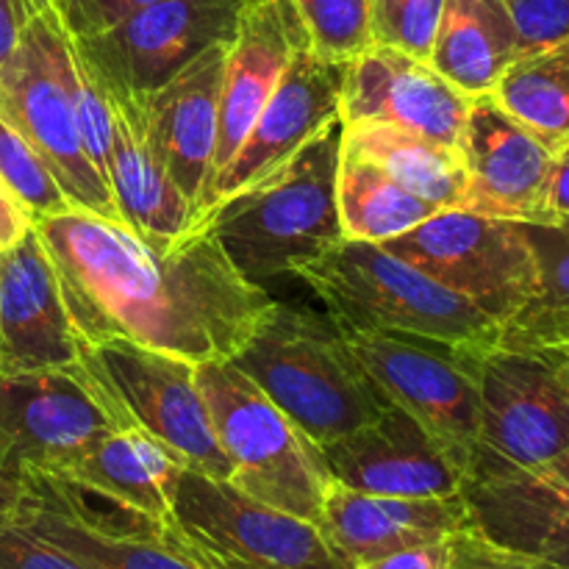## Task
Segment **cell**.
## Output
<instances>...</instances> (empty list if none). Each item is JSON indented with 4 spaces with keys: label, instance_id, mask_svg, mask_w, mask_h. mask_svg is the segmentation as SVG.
I'll return each mask as SVG.
<instances>
[{
    "label": "cell",
    "instance_id": "6da1fadb",
    "mask_svg": "<svg viewBox=\"0 0 569 569\" xmlns=\"http://www.w3.org/2000/svg\"><path fill=\"white\" fill-rule=\"evenodd\" d=\"M33 231L83 345L128 339L194 367L228 361L276 303L231 264L206 222L164 250L78 209L39 217Z\"/></svg>",
    "mask_w": 569,
    "mask_h": 569
},
{
    "label": "cell",
    "instance_id": "7a4b0ae2",
    "mask_svg": "<svg viewBox=\"0 0 569 569\" xmlns=\"http://www.w3.org/2000/svg\"><path fill=\"white\" fill-rule=\"evenodd\" d=\"M233 365L317 445L337 442L389 409L342 326L298 303H272Z\"/></svg>",
    "mask_w": 569,
    "mask_h": 569
},
{
    "label": "cell",
    "instance_id": "3957f363",
    "mask_svg": "<svg viewBox=\"0 0 569 569\" xmlns=\"http://www.w3.org/2000/svg\"><path fill=\"white\" fill-rule=\"evenodd\" d=\"M342 139V120L328 122L287 164L220 200L198 220L211 226L250 283L267 289L345 239L337 206Z\"/></svg>",
    "mask_w": 569,
    "mask_h": 569
},
{
    "label": "cell",
    "instance_id": "277c9868",
    "mask_svg": "<svg viewBox=\"0 0 569 569\" xmlns=\"http://www.w3.org/2000/svg\"><path fill=\"white\" fill-rule=\"evenodd\" d=\"M292 276L322 300L342 328L411 333L481 350L500 345L498 320L383 244L342 239Z\"/></svg>",
    "mask_w": 569,
    "mask_h": 569
},
{
    "label": "cell",
    "instance_id": "5b68a950",
    "mask_svg": "<svg viewBox=\"0 0 569 569\" xmlns=\"http://www.w3.org/2000/svg\"><path fill=\"white\" fill-rule=\"evenodd\" d=\"M194 378L231 461L228 483L256 503L320 528L333 483L322 450L231 359L203 361L194 367Z\"/></svg>",
    "mask_w": 569,
    "mask_h": 569
},
{
    "label": "cell",
    "instance_id": "8992f818",
    "mask_svg": "<svg viewBox=\"0 0 569 569\" xmlns=\"http://www.w3.org/2000/svg\"><path fill=\"white\" fill-rule=\"evenodd\" d=\"M70 72L72 37L53 3L44 0L0 67V117L42 156L72 209L120 222L111 189L83 148Z\"/></svg>",
    "mask_w": 569,
    "mask_h": 569
},
{
    "label": "cell",
    "instance_id": "52a82bcc",
    "mask_svg": "<svg viewBox=\"0 0 569 569\" xmlns=\"http://www.w3.org/2000/svg\"><path fill=\"white\" fill-rule=\"evenodd\" d=\"M478 398L465 487L533 470L569 448V383L550 353L487 350L478 361Z\"/></svg>",
    "mask_w": 569,
    "mask_h": 569
},
{
    "label": "cell",
    "instance_id": "ba28073f",
    "mask_svg": "<svg viewBox=\"0 0 569 569\" xmlns=\"http://www.w3.org/2000/svg\"><path fill=\"white\" fill-rule=\"evenodd\" d=\"M133 426L83 361L0 372V478L64 472L106 433Z\"/></svg>",
    "mask_w": 569,
    "mask_h": 569
},
{
    "label": "cell",
    "instance_id": "9c48e42d",
    "mask_svg": "<svg viewBox=\"0 0 569 569\" xmlns=\"http://www.w3.org/2000/svg\"><path fill=\"white\" fill-rule=\"evenodd\" d=\"M6 503L28 531L92 569H217L172 526H159L48 472H22L6 481Z\"/></svg>",
    "mask_w": 569,
    "mask_h": 569
},
{
    "label": "cell",
    "instance_id": "30bf717a",
    "mask_svg": "<svg viewBox=\"0 0 569 569\" xmlns=\"http://www.w3.org/2000/svg\"><path fill=\"white\" fill-rule=\"evenodd\" d=\"M178 537L217 569H353L309 520L256 503L183 467L172 489Z\"/></svg>",
    "mask_w": 569,
    "mask_h": 569
},
{
    "label": "cell",
    "instance_id": "8fae6325",
    "mask_svg": "<svg viewBox=\"0 0 569 569\" xmlns=\"http://www.w3.org/2000/svg\"><path fill=\"white\" fill-rule=\"evenodd\" d=\"M350 350L389 403L409 411L467 481L478 437V361L487 350L411 333L342 328Z\"/></svg>",
    "mask_w": 569,
    "mask_h": 569
},
{
    "label": "cell",
    "instance_id": "7c38bea8",
    "mask_svg": "<svg viewBox=\"0 0 569 569\" xmlns=\"http://www.w3.org/2000/svg\"><path fill=\"white\" fill-rule=\"evenodd\" d=\"M383 248L465 295L500 328L537 289L533 250L522 222L515 220L439 209L417 228L383 242Z\"/></svg>",
    "mask_w": 569,
    "mask_h": 569
},
{
    "label": "cell",
    "instance_id": "4fadbf2b",
    "mask_svg": "<svg viewBox=\"0 0 569 569\" xmlns=\"http://www.w3.org/2000/svg\"><path fill=\"white\" fill-rule=\"evenodd\" d=\"M81 361L122 406L133 426L167 445L187 470L231 481V461L211 426L194 365L128 339L81 342Z\"/></svg>",
    "mask_w": 569,
    "mask_h": 569
},
{
    "label": "cell",
    "instance_id": "5bb4252c",
    "mask_svg": "<svg viewBox=\"0 0 569 569\" xmlns=\"http://www.w3.org/2000/svg\"><path fill=\"white\" fill-rule=\"evenodd\" d=\"M250 0H159L117 26L72 39L78 59L111 98H144L211 44L231 42Z\"/></svg>",
    "mask_w": 569,
    "mask_h": 569
},
{
    "label": "cell",
    "instance_id": "9a60e30c",
    "mask_svg": "<svg viewBox=\"0 0 569 569\" xmlns=\"http://www.w3.org/2000/svg\"><path fill=\"white\" fill-rule=\"evenodd\" d=\"M342 78V61L322 59L309 44L300 48L233 159L211 178L200 217L214 209L220 200L231 198L259 178L276 172L317 131H322L328 122L339 120Z\"/></svg>",
    "mask_w": 569,
    "mask_h": 569
},
{
    "label": "cell",
    "instance_id": "2e32d148",
    "mask_svg": "<svg viewBox=\"0 0 569 569\" xmlns=\"http://www.w3.org/2000/svg\"><path fill=\"white\" fill-rule=\"evenodd\" d=\"M472 98L439 76L428 61L370 44L345 64L339 120L389 122L403 131L461 148Z\"/></svg>",
    "mask_w": 569,
    "mask_h": 569
},
{
    "label": "cell",
    "instance_id": "e0dca14e",
    "mask_svg": "<svg viewBox=\"0 0 569 569\" xmlns=\"http://www.w3.org/2000/svg\"><path fill=\"white\" fill-rule=\"evenodd\" d=\"M228 44L206 48L170 81L144 98H126L133 103L148 148L192 206L194 222L203 211L206 189L214 172L222 67H226Z\"/></svg>",
    "mask_w": 569,
    "mask_h": 569
},
{
    "label": "cell",
    "instance_id": "ac0fdd59",
    "mask_svg": "<svg viewBox=\"0 0 569 569\" xmlns=\"http://www.w3.org/2000/svg\"><path fill=\"white\" fill-rule=\"evenodd\" d=\"M461 156L467 211L515 222H545L553 150L522 128L492 94L472 98Z\"/></svg>",
    "mask_w": 569,
    "mask_h": 569
},
{
    "label": "cell",
    "instance_id": "d6986e66",
    "mask_svg": "<svg viewBox=\"0 0 569 569\" xmlns=\"http://www.w3.org/2000/svg\"><path fill=\"white\" fill-rule=\"evenodd\" d=\"M320 450L333 481L356 492L453 498L465 489V478L431 433L395 403L359 431Z\"/></svg>",
    "mask_w": 569,
    "mask_h": 569
},
{
    "label": "cell",
    "instance_id": "ffe728a7",
    "mask_svg": "<svg viewBox=\"0 0 569 569\" xmlns=\"http://www.w3.org/2000/svg\"><path fill=\"white\" fill-rule=\"evenodd\" d=\"M81 361V339L37 231L0 253V372L56 370Z\"/></svg>",
    "mask_w": 569,
    "mask_h": 569
},
{
    "label": "cell",
    "instance_id": "44dd1931",
    "mask_svg": "<svg viewBox=\"0 0 569 569\" xmlns=\"http://www.w3.org/2000/svg\"><path fill=\"white\" fill-rule=\"evenodd\" d=\"M306 44L309 39H306L303 22L298 20L289 0H250L244 6L226 50V67H222L220 122H217L211 178L233 159L239 144L253 128L256 117L276 92L289 61Z\"/></svg>",
    "mask_w": 569,
    "mask_h": 569
},
{
    "label": "cell",
    "instance_id": "7402d4cb",
    "mask_svg": "<svg viewBox=\"0 0 569 569\" xmlns=\"http://www.w3.org/2000/svg\"><path fill=\"white\" fill-rule=\"evenodd\" d=\"M472 526L465 495L453 498H387L333 481L326 495L320 531L333 550L359 567L409 545L442 542Z\"/></svg>",
    "mask_w": 569,
    "mask_h": 569
},
{
    "label": "cell",
    "instance_id": "603a6c76",
    "mask_svg": "<svg viewBox=\"0 0 569 569\" xmlns=\"http://www.w3.org/2000/svg\"><path fill=\"white\" fill-rule=\"evenodd\" d=\"M114 109V137L109 156V189L120 222L150 248H170L194 228V211L176 187L139 128L133 103L109 98Z\"/></svg>",
    "mask_w": 569,
    "mask_h": 569
},
{
    "label": "cell",
    "instance_id": "cb8c5ba5",
    "mask_svg": "<svg viewBox=\"0 0 569 569\" xmlns=\"http://www.w3.org/2000/svg\"><path fill=\"white\" fill-rule=\"evenodd\" d=\"M181 470L183 465L167 445L142 428L128 426L98 439L56 478L159 526H170L172 489Z\"/></svg>",
    "mask_w": 569,
    "mask_h": 569
},
{
    "label": "cell",
    "instance_id": "d4e9b609",
    "mask_svg": "<svg viewBox=\"0 0 569 569\" xmlns=\"http://www.w3.org/2000/svg\"><path fill=\"white\" fill-rule=\"evenodd\" d=\"M461 495L478 533L531 553L542 537L569 520V448L533 470L465 487Z\"/></svg>",
    "mask_w": 569,
    "mask_h": 569
},
{
    "label": "cell",
    "instance_id": "484cf974",
    "mask_svg": "<svg viewBox=\"0 0 569 569\" xmlns=\"http://www.w3.org/2000/svg\"><path fill=\"white\" fill-rule=\"evenodd\" d=\"M506 0H448L428 64L470 98L489 94L520 56Z\"/></svg>",
    "mask_w": 569,
    "mask_h": 569
},
{
    "label": "cell",
    "instance_id": "4316f807",
    "mask_svg": "<svg viewBox=\"0 0 569 569\" xmlns=\"http://www.w3.org/2000/svg\"><path fill=\"white\" fill-rule=\"evenodd\" d=\"M342 148L381 167L406 192L417 194L433 209H465L467 167L459 148L389 122L345 126Z\"/></svg>",
    "mask_w": 569,
    "mask_h": 569
},
{
    "label": "cell",
    "instance_id": "83f0119b",
    "mask_svg": "<svg viewBox=\"0 0 569 569\" xmlns=\"http://www.w3.org/2000/svg\"><path fill=\"white\" fill-rule=\"evenodd\" d=\"M537 261V289L503 322L500 345L528 353H561L569 348V222H522Z\"/></svg>",
    "mask_w": 569,
    "mask_h": 569
},
{
    "label": "cell",
    "instance_id": "f1b7e54d",
    "mask_svg": "<svg viewBox=\"0 0 569 569\" xmlns=\"http://www.w3.org/2000/svg\"><path fill=\"white\" fill-rule=\"evenodd\" d=\"M489 94L559 153L569 144V39L517 56Z\"/></svg>",
    "mask_w": 569,
    "mask_h": 569
},
{
    "label": "cell",
    "instance_id": "f546056e",
    "mask_svg": "<svg viewBox=\"0 0 569 569\" xmlns=\"http://www.w3.org/2000/svg\"><path fill=\"white\" fill-rule=\"evenodd\" d=\"M337 206L345 239L376 244L411 231L439 211L406 192L381 167L345 148L337 176Z\"/></svg>",
    "mask_w": 569,
    "mask_h": 569
},
{
    "label": "cell",
    "instance_id": "4dcf8cb0",
    "mask_svg": "<svg viewBox=\"0 0 569 569\" xmlns=\"http://www.w3.org/2000/svg\"><path fill=\"white\" fill-rule=\"evenodd\" d=\"M303 22L309 48L328 61L348 64L372 44L367 0H289Z\"/></svg>",
    "mask_w": 569,
    "mask_h": 569
},
{
    "label": "cell",
    "instance_id": "1f68e13d",
    "mask_svg": "<svg viewBox=\"0 0 569 569\" xmlns=\"http://www.w3.org/2000/svg\"><path fill=\"white\" fill-rule=\"evenodd\" d=\"M0 178L17 194V200L26 206L31 220L64 214L72 209L42 156L3 117H0Z\"/></svg>",
    "mask_w": 569,
    "mask_h": 569
},
{
    "label": "cell",
    "instance_id": "d6a6232c",
    "mask_svg": "<svg viewBox=\"0 0 569 569\" xmlns=\"http://www.w3.org/2000/svg\"><path fill=\"white\" fill-rule=\"evenodd\" d=\"M445 3L448 0H367L372 44L428 61Z\"/></svg>",
    "mask_w": 569,
    "mask_h": 569
},
{
    "label": "cell",
    "instance_id": "836d02e7",
    "mask_svg": "<svg viewBox=\"0 0 569 569\" xmlns=\"http://www.w3.org/2000/svg\"><path fill=\"white\" fill-rule=\"evenodd\" d=\"M70 94L72 106H76L78 128H81L83 148H87L89 161L94 164V170L100 172V178L109 187V156H111V137H114V109H111L109 94L103 92L98 81H94L92 72L87 70L81 59L76 53V44H72V72H70Z\"/></svg>",
    "mask_w": 569,
    "mask_h": 569
},
{
    "label": "cell",
    "instance_id": "e575fe53",
    "mask_svg": "<svg viewBox=\"0 0 569 569\" xmlns=\"http://www.w3.org/2000/svg\"><path fill=\"white\" fill-rule=\"evenodd\" d=\"M0 569H92L64 553L48 539L28 531L6 503V481L0 478Z\"/></svg>",
    "mask_w": 569,
    "mask_h": 569
},
{
    "label": "cell",
    "instance_id": "d590c367",
    "mask_svg": "<svg viewBox=\"0 0 569 569\" xmlns=\"http://www.w3.org/2000/svg\"><path fill=\"white\" fill-rule=\"evenodd\" d=\"M520 33V50L569 39V0H506Z\"/></svg>",
    "mask_w": 569,
    "mask_h": 569
},
{
    "label": "cell",
    "instance_id": "8d00e7d4",
    "mask_svg": "<svg viewBox=\"0 0 569 569\" xmlns=\"http://www.w3.org/2000/svg\"><path fill=\"white\" fill-rule=\"evenodd\" d=\"M153 3L159 0H56L53 9L72 39H87Z\"/></svg>",
    "mask_w": 569,
    "mask_h": 569
},
{
    "label": "cell",
    "instance_id": "74e56055",
    "mask_svg": "<svg viewBox=\"0 0 569 569\" xmlns=\"http://www.w3.org/2000/svg\"><path fill=\"white\" fill-rule=\"evenodd\" d=\"M450 569H553L537 556L509 550L503 545H495L476 528L456 533L453 537V561Z\"/></svg>",
    "mask_w": 569,
    "mask_h": 569
},
{
    "label": "cell",
    "instance_id": "f35d334b",
    "mask_svg": "<svg viewBox=\"0 0 569 569\" xmlns=\"http://www.w3.org/2000/svg\"><path fill=\"white\" fill-rule=\"evenodd\" d=\"M450 561H453V537L442 542L409 545L365 561L356 569H450Z\"/></svg>",
    "mask_w": 569,
    "mask_h": 569
},
{
    "label": "cell",
    "instance_id": "ab89813d",
    "mask_svg": "<svg viewBox=\"0 0 569 569\" xmlns=\"http://www.w3.org/2000/svg\"><path fill=\"white\" fill-rule=\"evenodd\" d=\"M545 222L561 226L569 222V144L553 156L548 181V198H545Z\"/></svg>",
    "mask_w": 569,
    "mask_h": 569
},
{
    "label": "cell",
    "instance_id": "60d3db41",
    "mask_svg": "<svg viewBox=\"0 0 569 569\" xmlns=\"http://www.w3.org/2000/svg\"><path fill=\"white\" fill-rule=\"evenodd\" d=\"M44 0H0V67L14 53L20 33Z\"/></svg>",
    "mask_w": 569,
    "mask_h": 569
},
{
    "label": "cell",
    "instance_id": "b9f144b4",
    "mask_svg": "<svg viewBox=\"0 0 569 569\" xmlns=\"http://www.w3.org/2000/svg\"><path fill=\"white\" fill-rule=\"evenodd\" d=\"M31 228V214H28L26 206L17 200V194L11 192V189L6 187L3 178H0V253L9 250L11 244L20 242Z\"/></svg>",
    "mask_w": 569,
    "mask_h": 569
},
{
    "label": "cell",
    "instance_id": "7bdbcfd3",
    "mask_svg": "<svg viewBox=\"0 0 569 569\" xmlns=\"http://www.w3.org/2000/svg\"><path fill=\"white\" fill-rule=\"evenodd\" d=\"M528 556H537L539 561L553 569H569V520L556 526L548 537H542V542Z\"/></svg>",
    "mask_w": 569,
    "mask_h": 569
},
{
    "label": "cell",
    "instance_id": "ee69618b",
    "mask_svg": "<svg viewBox=\"0 0 569 569\" xmlns=\"http://www.w3.org/2000/svg\"><path fill=\"white\" fill-rule=\"evenodd\" d=\"M550 356H553V359L559 361V370L565 372V378H567V383H569V348L561 350V353H550Z\"/></svg>",
    "mask_w": 569,
    "mask_h": 569
},
{
    "label": "cell",
    "instance_id": "f6af8a7d",
    "mask_svg": "<svg viewBox=\"0 0 569 569\" xmlns=\"http://www.w3.org/2000/svg\"><path fill=\"white\" fill-rule=\"evenodd\" d=\"M48 3H56V0H48Z\"/></svg>",
    "mask_w": 569,
    "mask_h": 569
}]
</instances>
